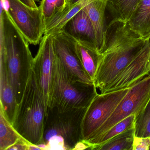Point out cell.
<instances>
[{
  "instance_id": "4",
  "label": "cell",
  "mask_w": 150,
  "mask_h": 150,
  "mask_svg": "<svg viewBox=\"0 0 150 150\" xmlns=\"http://www.w3.org/2000/svg\"><path fill=\"white\" fill-rule=\"evenodd\" d=\"M96 89L94 83L84 82L72 74L56 55L49 92V109L65 111L87 108L98 94Z\"/></svg>"
},
{
  "instance_id": "9",
  "label": "cell",
  "mask_w": 150,
  "mask_h": 150,
  "mask_svg": "<svg viewBox=\"0 0 150 150\" xmlns=\"http://www.w3.org/2000/svg\"><path fill=\"white\" fill-rule=\"evenodd\" d=\"M150 73V39L124 70L102 93L129 88Z\"/></svg>"
},
{
  "instance_id": "10",
  "label": "cell",
  "mask_w": 150,
  "mask_h": 150,
  "mask_svg": "<svg viewBox=\"0 0 150 150\" xmlns=\"http://www.w3.org/2000/svg\"><path fill=\"white\" fill-rule=\"evenodd\" d=\"M55 57L53 35H44L40 42L38 52L34 58L32 69L48 108L49 92Z\"/></svg>"
},
{
  "instance_id": "19",
  "label": "cell",
  "mask_w": 150,
  "mask_h": 150,
  "mask_svg": "<svg viewBox=\"0 0 150 150\" xmlns=\"http://www.w3.org/2000/svg\"><path fill=\"white\" fill-rule=\"evenodd\" d=\"M136 115H131L112 126L100 137L83 142L90 149L95 146L100 144L123 132L135 128Z\"/></svg>"
},
{
  "instance_id": "12",
  "label": "cell",
  "mask_w": 150,
  "mask_h": 150,
  "mask_svg": "<svg viewBox=\"0 0 150 150\" xmlns=\"http://www.w3.org/2000/svg\"><path fill=\"white\" fill-rule=\"evenodd\" d=\"M61 31L77 42L98 52L93 26L84 9L68 20Z\"/></svg>"
},
{
  "instance_id": "18",
  "label": "cell",
  "mask_w": 150,
  "mask_h": 150,
  "mask_svg": "<svg viewBox=\"0 0 150 150\" xmlns=\"http://www.w3.org/2000/svg\"><path fill=\"white\" fill-rule=\"evenodd\" d=\"M135 136V129H130L104 143L93 146L91 150H132Z\"/></svg>"
},
{
  "instance_id": "20",
  "label": "cell",
  "mask_w": 150,
  "mask_h": 150,
  "mask_svg": "<svg viewBox=\"0 0 150 150\" xmlns=\"http://www.w3.org/2000/svg\"><path fill=\"white\" fill-rule=\"evenodd\" d=\"M76 48L82 67L93 82L100 53L77 42Z\"/></svg>"
},
{
  "instance_id": "14",
  "label": "cell",
  "mask_w": 150,
  "mask_h": 150,
  "mask_svg": "<svg viewBox=\"0 0 150 150\" xmlns=\"http://www.w3.org/2000/svg\"><path fill=\"white\" fill-rule=\"evenodd\" d=\"M0 111L13 124L18 103L5 63L0 61Z\"/></svg>"
},
{
  "instance_id": "22",
  "label": "cell",
  "mask_w": 150,
  "mask_h": 150,
  "mask_svg": "<svg viewBox=\"0 0 150 150\" xmlns=\"http://www.w3.org/2000/svg\"><path fill=\"white\" fill-rule=\"evenodd\" d=\"M67 0H42L39 8L42 16L45 28L62 13L66 6Z\"/></svg>"
},
{
  "instance_id": "17",
  "label": "cell",
  "mask_w": 150,
  "mask_h": 150,
  "mask_svg": "<svg viewBox=\"0 0 150 150\" xmlns=\"http://www.w3.org/2000/svg\"><path fill=\"white\" fill-rule=\"evenodd\" d=\"M141 0H109L107 10L111 21L128 23Z\"/></svg>"
},
{
  "instance_id": "25",
  "label": "cell",
  "mask_w": 150,
  "mask_h": 150,
  "mask_svg": "<svg viewBox=\"0 0 150 150\" xmlns=\"http://www.w3.org/2000/svg\"><path fill=\"white\" fill-rule=\"evenodd\" d=\"M30 144L27 142L25 139H22L16 142L13 146L9 148L8 150H28Z\"/></svg>"
},
{
  "instance_id": "2",
  "label": "cell",
  "mask_w": 150,
  "mask_h": 150,
  "mask_svg": "<svg viewBox=\"0 0 150 150\" xmlns=\"http://www.w3.org/2000/svg\"><path fill=\"white\" fill-rule=\"evenodd\" d=\"M29 44L1 2L0 61L6 65L18 103L23 95L33 67L34 57Z\"/></svg>"
},
{
  "instance_id": "8",
  "label": "cell",
  "mask_w": 150,
  "mask_h": 150,
  "mask_svg": "<svg viewBox=\"0 0 150 150\" xmlns=\"http://www.w3.org/2000/svg\"><path fill=\"white\" fill-rule=\"evenodd\" d=\"M150 99V74H149L129 88L128 93L108 119L88 140L100 137L116 124L129 116L133 114L137 116L145 107Z\"/></svg>"
},
{
  "instance_id": "3",
  "label": "cell",
  "mask_w": 150,
  "mask_h": 150,
  "mask_svg": "<svg viewBox=\"0 0 150 150\" xmlns=\"http://www.w3.org/2000/svg\"><path fill=\"white\" fill-rule=\"evenodd\" d=\"M48 108L32 69L23 95L17 104L13 128L27 142L45 149L43 135Z\"/></svg>"
},
{
  "instance_id": "23",
  "label": "cell",
  "mask_w": 150,
  "mask_h": 150,
  "mask_svg": "<svg viewBox=\"0 0 150 150\" xmlns=\"http://www.w3.org/2000/svg\"><path fill=\"white\" fill-rule=\"evenodd\" d=\"M135 136L150 137V99L144 108L136 116Z\"/></svg>"
},
{
  "instance_id": "16",
  "label": "cell",
  "mask_w": 150,
  "mask_h": 150,
  "mask_svg": "<svg viewBox=\"0 0 150 150\" xmlns=\"http://www.w3.org/2000/svg\"><path fill=\"white\" fill-rule=\"evenodd\" d=\"M93 0H67L63 12L45 28L44 35H54L60 32L66 23L78 12L85 8Z\"/></svg>"
},
{
  "instance_id": "1",
  "label": "cell",
  "mask_w": 150,
  "mask_h": 150,
  "mask_svg": "<svg viewBox=\"0 0 150 150\" xmlns=\"http://www.w3.org/2000/svg\"><path fill=\"white\" fill-rule=\"evenodd\" d=\"M146 41L133 32L127 23L112 21L109 23L93 80L101 93L139 53Z\"/></svg>"
},
{
  "instance_id": "24",
  "label": "cell",
  "mask_w": 150,
  "mask_h": 150,
  "mask_svg": "<svg viewBox=\"0 0 150 150\" xmlns=\"http://www.w3.org/2000/svg\"><path fill=\"white\" fill-rule=\"evenodd\" d=\"M150 150V137H143L135 136L133 140L132 150Z\"/></svg>"
},
{
  "instance_id": "13",
  "label": "cell",
  "mask_w": 150,
  "mask_h": 150,
  "mask_svg": "<svg viewBox=\"0 0 150 150\" xmlns=\"http://www.w3.org/2000/svg\"><path fill=\"white\" fill-rule=\"evenodd\" d=\"M109 0H93L84 10L89 16L95 31L97 49L101 53L105 45L106 39V12Z\"/></svg>"
},
{
  "instance_id": "21",
  "label": "cell",
  "mask_w": 150,
  "mask_h": 150,
  "mask_svg": "<svg viewBox=\"0 0 150 150\" xmlns=\"http://www.w3.org/2000/svg\"><path fill=\"white\" fill-rule=\"evenodd\" d=\"M22 137L0 111V150H8Z\"/></svg>"
},
{
  "instance_id": "27",
  "label": "cell",
  "mask_w": 150,
  "mask_h": 150,
  "mask_svg": "<svg viewBox=\"0 0 150 150\" xmlns=\"http://www.w3.org/2000/svg\"></svg>"
},
{
  "instance_id": "5",
  "label": "cell",
  "mask_w": 150,
  "mask_h": 150,
  "mask_svg": "<svg viewBox=\"0 0 150 150\" xmlns=\"http://www.w3.org/2000/svg\"><path fill=\"white\" fill-rule=\"evenodd\" d=\"M86 109L48 108L43 135L45 150L87 149L82 141V120Z\"/></svg>"
},
{
  "instance_id": "7",
  "label": "cell",
  "mask_w": 150,
  "mask_h": 150,
  "mask_svg": "<svg viewBox=\"0 0 150 150\" xmlns=\"http://www.w3.org/2000/svg\"><path fill=\"white\" fill-rule=\"evenodd\" d=\"M129 89L98 93L95 96L82 120V142L89 139L107 121Z\"/></svg>"
},
{
  "instance_id": "26",
  "label": "cell",
  "mask_w": 150,
  "mask_h": 150,
  "mask_svg": "<svg viewBox=\"0 0 150 150\" xmlns=\"http://www.w3.org/2000/svg\"><path fill=\"white\" fill-rule=\"evenodd\" d=\"M20 1L23 4L30 7L34 8H38V6L36 4L35 0H20Z\"/></svg>"
},
{
  "instance_id": "6",
  "label": "cell",
  "mask_w": 150,
  "mask_h": 150,
  "mask_svg": "<svg viewBox=\"0 0 150 150\" xmlns=\"http://www.w3.org/2000/svg\"><path fill=\"white\" fill-rule=\"evenodd\" d=\"M10 19L30 44H40L44 35L42 16L39 7L32 8L20 0H1Z\"/></svg>"
},
{
  "instance_id": "15",
  "label": "cell",
  "mask_w": 150,
  "mask_h": 150,
  "mask_svg": "<svg viewBox=\"0 0 150 150\" xmlns=\"http://www.w3.org/2000/svg\"><path fill=\"white\" fill-rule=\"evenodd\" d=\"M127 23L140 38L150 39V0H141Z\"/></svg>"
},
{
  "instance_id": "11",
  "label": "cell",
  "mask_w": 150,
  "mask_h": 150,
  "mask_svg": "<svg viewBox=\"0 0 150 150\" xmlns=\"http://www.w3.org/2000/svg\"><path fill=\"white\" fill-rule=\"evenodd\" d=\"M53 35L55 53L64 66L80 80L94 83L82 67L76 50V42L61 31Z\"/></svg>"
}]
</instances>
